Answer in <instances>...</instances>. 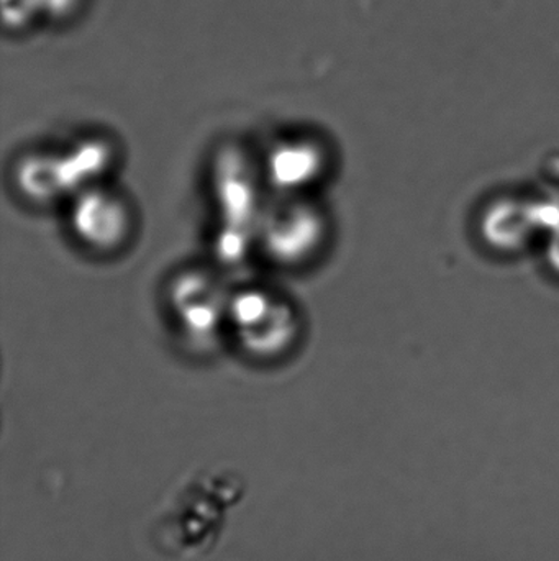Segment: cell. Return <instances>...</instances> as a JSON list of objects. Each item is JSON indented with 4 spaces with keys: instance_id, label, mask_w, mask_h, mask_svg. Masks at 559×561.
<instances>
[{
    "instance_id": "cell-2",
    "label": "cell",
    "mask_w": 559,
    "mask_h": 561,
    "mask_svg": "<svg viewBox=\"0 0 559 561\" xmlns=\"http://www.w3.org/2000/svg\"><path fill=\"white\" fill-rule=\"evenodd\" d=\"M261 163L245 150L225 147L213 164V196L219 217V249L223 259L240 260L256 245L259 220L269 197Z\"/></svg>"
},
{
    "instance_id": "cell-7",
    "label": "cell",
    "mask_w": 559,
    "mask_h": 561,
    "mask_svg": "<svg viewBox=\"0 0 559 561\" xmlns=\"http://www.w3.org/2000/svg\"><path fill=\"white\" fill-rule=\"evenodd\" d=\"M327 164V150L321 141L292 137L272 145L261 167L275 194H307L324 176Z\"/></svg>"
},
{
    "instance_id": "cell-4",
    "label": "cell",
    "mask_w": 559,
    "mask_h": 561,
    "mask_svg": "<svg viewBox=\"0 0 559 561\" xmlns=\"http://www.w3.org/2000/svg\"><path fill=\"white\" fill-rule=\"evenodd\" d=\"M229 332L253 358L275 359L298 342L301 320L291 302L258 287L232 294Z\"/></svg>"
},
{
    "instance_id": "cell-8",
    "label": "cell",
    "mask_w": 559,
    "mask_h": 561,
    "mask_svg": "<svg viewBox=\"0 0 559 561\" xmlns=\"http://www.w3.org/2000/svg\"><path fill=\"white\" fill-rule=\"evenodd\" d=\"M534 207L502 201L482 217V236L501 250H517L527 243L534 230Z\"/></svg>"
},
{
    "instance_id": "cell-9",
    "label": "cell",
    "mask_w": 559,
    "mask_h": 561,
    "mask_svg": "<svg viewBox=\"0 0 559 561\" xmlns=\"http://www.w3.org/2000/svg\"><path fill=\"white\" fill-rule=\"evenodd\" d=\"M79 0H35L38 15L49 16V19H66L74 12Z\"/></svg>"
},
{
    "instance_id": "cell-6",
    "label": "cell",
    "mask_w": 559,
    "mask_h": 561,
    "mask_svg": "<svg viewBox=\"0 0 559 561\" xmlns=\"http://www.w3.org/2000/svg\"><path fill=\"white\" fill-rule=\"evenodd\" d=\"M69 224L84 249L107 255L127 245L133 230V213L117 191L95 184L72 197Z\"/></svg>"
},
{
    "instance_id": "cell-5",
    "label": "cell",
    "mask_w": 559,
    "mask_h": 561,
    "mask_svg": "<svg viewBox=\"0 0 559 561\" xmlns=\"http://www.w3.org/2000/svg\"><path fill=\"white\" fill-rule=\"evenodd\" d=\"M232 294L219 276L203 270L180 273L171 283L170 307L183 339L194 348H210L229 332Z\"/></svg>"
},
{
    "instance_id": "cell-10",
    "label": "cell",
    "mask_w": 559,
    "mask_h": 561,
    "mask_svg": "<svg viewBox=\"0 0 559 561\" xmlns=\"http://www.w3.org/2000/svg\"><path fill=\"white\" fill-rule=\"evenodd\" d=\"M548 259L551 265L559 270V232L551 239L550 247H548Z\"/></svg>"
},
{
    "instance_id": "cell-3",
    "label": "cell",
    "mask_w": 559,
    "mask_h": 561,
    "mask_svg": "<svg viewBox=\"0 0 559 561\" xmlns=\"http://www.w3.org/2000/svg\"><path fill=\"white\" fill-rule=\"evenodd\" d=\"M327 237V216L307 194H275L263 210L256 247L275 265L299 268L322 252Z\"/></svg>"
},
{
    "instance_id": "cell-1",
    "label": "cell",
    "mask_w": 559,
    "mask_h": 561,
    "mask_svg": "<svg viewBox=\"0 0 559 561\" xmlns=\"http://www.w3.org/2000/svg\"><path fill=\"white\" fill-rule=\"evenodd\" d=\"M243 497L238 474H189L148 524V543L161 559H202L219 546L229 514Z\"/></svg>"
}]
</instances>
